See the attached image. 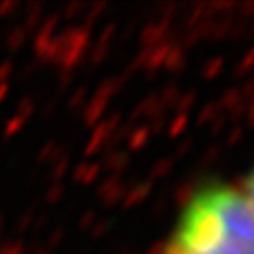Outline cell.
I'll return each mask as SVG.
<instances>
[{
    "label": "cell",
    "instance_id": "obj_1",
    "mask_svg": "<svg viewBox=\"0 0 254 254\" xmlns=\"http://www.w3.org/2000/svg\"><path fill=\"white\" fill-rule=\"evenodd\" d=\"M164 254H254V208L228 186H208L186 204Z\"/></svg>",
    "mask_w": 254,
    "mask_h": 254
},
{
    "label": "cell",
    "instance_id": "obj_2",
    "mask_svg": "<svg viewBox=\"0 0 254 254\" xmlns=\"http://www.w3.org/2000/svg\"><path fill=\"white\" fill-rule=\"evenodd\" d=\"M248 202H250V206L254 208V172H252V176H250V180H248Z\"/></svg>",
    "mask_w": 254,
    "mask_h": 254
}]
</instances>
